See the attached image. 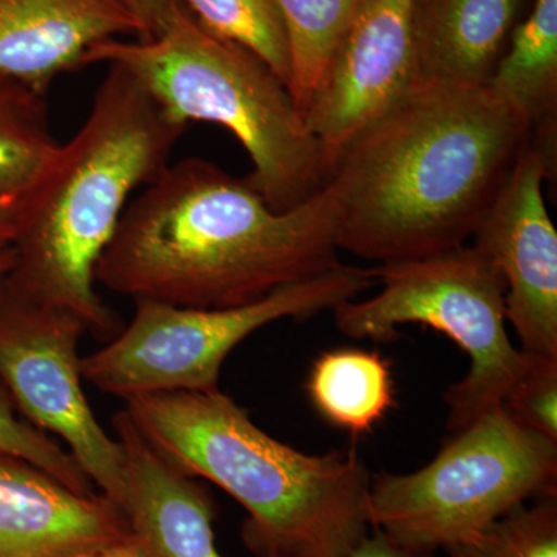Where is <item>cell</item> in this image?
Wrapping results in <instances>:
<instances>
[{
	"mask_svg": "<svg viewBox=\"0 0 557 557\" xmlns=\"http://www.w3.org/2000/svg\"><path fill=\"white\" fill-rule=\"evenodd\" d=\"M528 141L487 87L417 84L330 166L338 249L392 263L465 247Z\"/></svg>",
	"mask_w": 557,
	"mask_h": 557,
	"instance_id": "cell-1",
	"label": "cell"
},
{
	"mask_svg": "<svg viewBox=\"0 0 557 557\" xmlns=\"http://www.w3.org/2000/svg\"><path fill=\"white\" fill-rule=\"evenodd\" d=\"M336 228L327 185L276 211L247 177L186 157L127 203L95 277L134 302L236 309L338 267Z\"/></svg>",
	"mask_w": 557,
	"mask_h": 557,
	"instance_id": "cell-2",
	"label": "cell"
},
{
	"mask_svg": "<svg viewBox=\"0 0 557 557\" xmlns=\"http://www.w3.org/2000/svg\"><path fill=\"white\" fill-rule=\"evenodd\" d=\"M83 126L58 145L17 209L10 281L78 317L97 339L124 324L95 288L131 194L170 164L185 126L119 64H108Z\"/></svg>",
	"mask_w": 557,
	"mask_h": 557,
	"instance_id": "cell-3",
	"label": "cell"
},
{
	"mask_svg": "<svg viewBox=\"0 0 557 557\" xmlns=\"http://www.w3.org/2000/svg\"><path fill=\"white\" fill-rule=\"evenodd\" d=\"M123 401L161 456L239 502L248 512L242 537L256 556L348 557L372 530V475L357 450L300 453L256 426L220 388Z\"/></svg>",
	"mask_w": 557,
	"mask_h": 557,
	"instance_id": "cell-4",
	"label": "cell"
},
{
	"mask_svg": "<svg viewBox=\"0 0 557 557\" xmlns=\"http://www.w3.org/2000/svg\"><path fill=\"white\" fill-rule=\"evenodd\" d=\"M100 62L129 70L175 123L228 129L251 160L249 185L276 211L298 207L325 185L321 148L287 84L255 51L209 32L188 9L156 38L91 47L84 67Z\"/></svg>",
	"mask_w": 557,
	"mask_h": 557,
	"instance_id": "cell-5",
	"label": "cell"
},
{
	"mask_svg": "<svg viewBox=\"0 0 557 557\" xmlns=\"http://www.w3.org/2000/svg\"><path fill=\"white\" fill-rule=\"evenodd\" d=\"M553 494L556 440L523 426L498 405L453 432L426 467L373 475L369 523L408 547L445 552L530 498Z\"/></svg>",
	"mask_w": 557,
	"mask_h": 557,
	"instance_id": "cell-6",
	"label": "cell"
},
{
	"mask_svg": "<svg viewBox=\"0 0 557 557\" xmlns=\"http://www.w3.org/2000/svg\"><path fill=\"white\" fill-rule=\"evenodd\" d=\"M383 288L364 300L333 310L341 333L354 339L391 343L399 325L423 324L445 333L471 359L463 380L445 392L448 431H460L487 409L502 405L530 362L507 332V285L474 247H460L370 269Z\"/></svg>",
	"mask_w": 557,
	"mask_h": 557,
	"instance_id": "cell-7",
	"label": "cell"
},
{
	"mask_svg": "<svg viewBox=\"0 0 557 557\" xmlns=\"http://www.w3.org/2000/svg\"><path fill=\"white\" fill-rule=\"evenodd\" d=\"M375 281L370 269L339 263L236 309H183L139 300L129 325L100 350L81 357V375L121 399L157 392L218 391L223 362L249 335L281 319L335 310Z\"/></svg>",
	"mask_w": 557,
	"mask_h": 557,
	"instance_id": "cell-8",
	"label": "cell"
},
{
	"mask_svg": "<svg viewBox=\"0 0 557 557\" xmlns=\"http://www.w3.org/2000/svg\"><path fill=\"white\" fill-rule=\"evenodd\" d=\"M7 274L0 277V386L20 416L61 438L95 487L121 507L123 446L101 426L83 388L79 341L89 332L78 317L33 298Z\"/></svg>",
	"mask_w": 557,
	"mask_h": 557,
	"instance_id": "cell-9",
	"label": "cell"
},
{
	"mask_svg": "<svg viewBox=\"0 0 557 557\" xmlns=\"http://www.w3.org/2000/svg\"><path fill=\"white\" fill-rule=\"evenodd\" d=\"M413 0H361L304 112L325 177L336 156L418 84Z\"/></svg>",
	"mask_w": 557,
	"mask_h": 557,
	"instance_id": "cell-10",
	"label": "cell"
},
{
	"mask_svg": "<svg viewBox=\"0 0 557 557\" xmlns=\"http://www.w3.org/2000/svg\"><path fill=\"white\" fill-rule=\"evenodd\" d=\"M544 180V163L527 143L471 239L504 277L505 314L522 350L557 358V231Z\"/></svg>",
	"mask_w": 557,
	"mask_h": 557,
	"instance_id": "cell-11",
	"label": "cell"
},
{
	"mask_svg": "<svg viewBox=\"0 0 557 557\" xmlns=\"http://www.w3.org/2000/svg\"><path fill=\"white\" fill-rule=\"evenodd\" d=\"M123 509L40 469L0 457V557H97L129 536Z\"/></svg>",
	"mask_w": 557,
	"mask_h": 557,
	"instance_id": "cell-12",
	"label": "cell"
},
{
	"mask_svg": "<svg viewBox=\"0 0 557 557\" xmlns=\"http://www.w3.org/2000/svg\"><path fill=\"white\" fill-rule=\"evenodd\" d=\"M123 35L141 38L126 0H0V75L46 95L91 47Z\"/></svg>",
	"mask_w": 557,
	"mask_h": 557,
	"instance_id": "cell-13",
	"label": "cell"
},
{
	"mask_svg": "<svg viewBox=\"0 0 557 557\" xmlns=\"http://www.w3.org/2000/svg\"><path fill=\"white\" fill-rule=\"evenodd\" d=\"M126 457L123 509L148 557H223L215 545L214 505L203 486L180 471L120 410L112 420Z\"/></svg>",
	"mask_w": 557,
	"mask_h": 557,
	"instance_id": "cell-14",
	"label": "cell"
},
{
	"mask_svg": "<svg viewBox=\"0 0 557 557\" xmlns=\"http://www.w3.org/2000/svg\"><path fill=\"white\" fill-rule=\"evenodd\" d=\"M525 0H413L418 84L486 87Z\"/></svg>",
	"mask_w": 557,
	"mask_h": 557,
	"instance_id": "cell-15",
	"label": "cell"
},
{
	"mask_svg": "<svg viewBox=\"0 0 557 557\" xmlns=\"http://www.w3.org/2000/svg\"><path fill=\"white\" fill-rule=\"evenodd\" d=\"M487 89L525 127L530 146L556 175L557 0H534L525 21L516 25Z\"/></svg>",
	"mask_w": 557,
	"mask_h": 557,
	"instance_id": "cell-16",
	"label": "cell"
},
{
	"mask_svg": "<svg viewBox=\"0 0 557 557\" xmlns=\"http://www.w3.org/2000/svg\"><path fill=\"white\" fill-rule=\"evenodd\" d=\"M307 392L329 423L351 435L372 431L395 406L391 362L361 348L324 351L311 366Z\"/></svg>",
	"mask_w": 557,
	"mask_h": 557,
	"instance_id": "cell-17",
	"label": "cell"
},
{
	"mask_svg": "<svg viewBox=\"0 0 557 557\" xmlns=\"http://www.w3.org/2000/svg\"><path fill=\"white\" fill-rule=\"evenodd\" d=\"M58 145L46 95L0 75V205L20 203Z\"/></svg>",
	"mask_w": 557,
	"mask_h": 557,
	"instance_id": "cell-18",
	"label": "cell"
},
{
	"mask_svg": "<svg viewBox=\"0 0 557 557\" xmlns=\"http://www.w3.org/2000/svg\"><path fill=\"white\" fill-rule=\"evenodd\" d=\"M359 2L274 0L287 35L288 90L302 115Z\"/></svg>",
	"mask_w": 557,
	"mask_h": 557,
	"instance_id": "cell-19",
	"label": "cell"
},
{
	"mask_svg": "<svg viewBox=\"0 0 557 557\" xmlns=\"http://www.w3.org/2000/svg\"><path fill=\"white\" fill-rule=\"evenodd\" d=\"M209 32L262 58L288 87L289 53L274 0H182Z\"/></svg>",
	"mask_w": 557,
	"mask_h": 557,
	"instance_id": "cell-20",
	"label": "cell"
},
{
	"mask_svg": "<svg viewBox=\"0 0 557 557\" xmlns=\"http://www.w3.org/2000/svg\"><path fill=\"white\" fill-rule=\"evenodd\" d=\"M445 553L448 557H557V494L512 509Z\"/></svg>",
	"mask_w": 557,
	"mask_h": 557,
	"instance_id": "cell-21",
	"label": "cell"
},
{
	"mask_svg": "<svg viewBox=\"0 0 557 557\" xmlns=\"http://www.w3.org/2000/svg\"><path fill=\"white\" fill-rule=\"evenodd\" d=\"M0 386V457L17 458L79 494H94L95 485L75 457L57 438L17 416Z\"/></svg>",
	"mask_w": 557,
	"mask_h": 557,
	"instance_id": "cell-22",
	"label": "cell"
},
{
	"mask_svg": "<svg viewBox=\"0 0 557 557\" xmlns=\"http://www.w3.org/2000/svg\"><path fill=\"white\" fill-rule=\"evenodd\" d=\"M502 406L523 426L557 442V358L530 354Z\"/></svg>",
	"mask_w": 557,
	"mask_h": 557,
	"instance_id": "cell-23",
	"label": "cell"
},
{
	"mask_svg": "<svg viewBox=\"0 0 557 557\" xmlns=\"http://www.w3.org/2000/svg\"><path fill=\"white\" fill-rule=\"evenodd\" d=\"M141 27L139 40L152 39L161 35L186 9L182 0H126Z\"/></svg>",
	"mask_w": 557,
	"mask_h": 557,
	"instance_id": "cell-24",
	"label": "cell"
},
{
	"mask_svg": "<svg viewBox=\"0 0 557 557\" xmlns=\"http://www.w3.org/2000/svg\"><path fill=\"white\" fill-rule=\"evenodd\" d=\"M348 557H437V553L424 552L399 544L380 530H370L368 536Z\"/></svg>",
	"mask_w": 557,
	"mask_h": 557,
	"instance_id": "cell-25",
	"label": "cell"
},
{
	"mask_svg": "<svg viewBox=\"0 0 557 557\" xmlns=\"http://www.w3.org/2000/svg\"><path fill=\"white\" fill-rule=\"evenodd\" d=\"M17 231V209L11 205H0V252L13 248Z\"/></svg>",
	"mask_w": 557,
	"mask_h": 557,
	"instance_id": "cell-26",
	"label": "cell"
},
{
	"mask_svg": "<svg viewBox=\"0 0 557 557\" xmlns=\"http://www.w3.org/2000/svg\"><path fill=\"white\" fill-rule=\"evenodd\" d=\"M97 557H148L145 549L134 534H129L115 544L110 545L104 552H101Z\"/></svg>",
	"mask_w": 557,
	"mask_h": 557,
	"instance_id": "cell-27",
	"label": "cell"
},
{
	"mask_svg": "<svg viewBox=\"0 0 557 557\" xmlns=\"http://www.w3.org/2000/svg\"><path fill=\"white\" fill-rule=\"evenodd\" d=\"M14 263V249L10 248L7 251L0 252V277L5 276Z\"/></svg>",
	"mask_w": 557,
	"mask_h": 557,
	"instance_id": "cell-28",
	"label": "cell"
}]
</instances>
